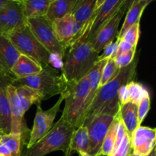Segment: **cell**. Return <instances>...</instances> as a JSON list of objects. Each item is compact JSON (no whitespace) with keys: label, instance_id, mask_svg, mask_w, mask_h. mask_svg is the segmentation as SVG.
I'll return each instance as SVG.
<instances>
[{"label":"cell","instance_id":"52a82bcc","mask_svg":"<svg viewBox=\"0 0 156 156\" xmlns=\"http://www.w3.org/2000/svg\"><path fill=\"white\" fill-rule=\"evenodd\" d=\"M27 24L35 37L51 56L56 55L62 59L65 50L56 38L51 21L46 16H40L27 18Z\"/></svg>","mask_w":156,"mask_h":156},{"label":"cell","instance_id":"60d3db41","mask_svg":"<svg viewBox=\"0 0 156 156\" xmlns=\"http://www.w3.org/2000/svg\"><path fill=\"white\" fill-rule=\"evenodd\" d=\"M104 1H105V0H98V1H97V4H96V10H97V9H98L99 7H100L102 3H103Z\"/></svg>","mask_w":156,"mask_h":156},{"label":"cell","instance_id":"277c9868","mask_svg":"<svg viewBox=\"0 0 156 156\" xmlns=\"http://www.w3.org/2000/svg\"><path fill=\"white\" fill-rule=\"evenodd\" d=\"M74 130L70 123L60 117L43 138L27 149L21 156H44L55 151H62L66 156Z\"/></svg>","mask_w":156,"mask_h":156},{"label":"cell","instance_id":"4dcf8cb0","mask_svg":"<svg viewBox=\"0 0 156 156\" xmlns=\"http://www.w3.org/2000/svg\"><path fill=\"white\" fill-rule=\"evenodd\" d=\"M133 152L131 138L129 134H126L120 144L113 149L111 156H129Z\"/></svg>","mask_w":156,"mask_h":156},{"label":"cell","instance_id":"d590c367","mask_svg":"<svg viewBox=\"0 0 156 156\" xmlns=\"http://www.w3.org/2000/svg\"><path fill=\"white\" fill-rule=\"evenodd\" d=\"M136 47H134V46L131 45V44H128V43L120 40V42H119L118 47H117V51L116 55L120 54V53H126V52L131 51V50H136Z\"/></svg>","mask_w":156,"mask_h":156},{"label":"cell","instance_id":"d6986e66","mask_svg":"<svg viewBox=\"0 0 156 156\" xmlns=\"http://www.w3.org/2000/svg\"><path fill=\"white\" fill-rule=\"evenodd\" d=\"M118 114L127 133L131 137L133 133L140 126L138 120V106L132 102L120 105Z\"/></svg>","mask_w":156,"mask_h":156},{"label":"cell","instance_id":"836d02e7","mask_svg":"<svg viewBox=\"0 0 156 156\" xmlns=\"http://www.w3.org/2000/svg\"><path fill=\"white\" fill-rule=\"evenodd\" d=\"M137 106H138L139 123H140V125L141 126V123H143L144 119L146 118V115H147V114L149 113L151 108V100L149 94L143 98Z\"/></svg>","mask_w":156,"mask_h":156},{"label":"cell","instance_id":"cb8c5ba5","mask_svg":"<svg viewBox=\"0 0 156 156\" xmlns=\"http://www.w3.org/2000/svg\"><path fill=\"white\" fill-rule=\"evenodd\" d=\"M15 88H16L17 95L24 113L28 111L34 104L41 103L43 101V96L41 93L34 88L26 85H21Z\"/></svg>","mask_w":156,"mask_h":156},{"label":"cell","instance_id":"e0dca14e","mask_svg":"<svg viewBox=\"0 0 156 156\" xmlns=\"http://www.w3.org/2000/svg\"><path fill=\"white\" fill-rule=\"evenodd\" d=\"M43 68V66L37 61L25 55L20 54L12 66V73L15 79H21L39 74Z\"/></svg>","mask_w":156,"mask_h":156},{"label":"cell","instance_id":"7402d4cb","mask_svg":"<svg viewBox=\"0 0 156 156\" xmlns=\"http://www.w3.org/2000/svg\"><path fill=\"white\" fill-rule=\"evenodd\" d=\"M77 0H52L46 14V18L50 21L63 18L72 14Z\"/></svg>","mask_w":156,"mask_h":156},{"label":"cell","instance_id":"4fadbf2b","mask_svg":"<svg viewBox=\"0 0 156 156\" xmlns=\"http://www.w3.org/2000/svg\"><path fill=\"white\" fill-rule=\"evenodd\" d=\"M8 99H9V108L11 114V130L10 133L21 134L22 140H24V136L26 132H30L25 126L24 114L19 99L16 93V88L12 84H9L6 88Z\"/></svg>","mask_w":156,"mask_h":156},{"label":"cell","instance_id":"d4e9b609","mask_svg":"<svg viewBox=\"0 0 156 156\" xmlns=\"http://www.w3.org/2000/svg\"><path fill=\"white\" fill-rule=\"evenodd\" d=\"M52 0H22L20 5L26 19L45 16Z\"/></svg>","mask_w":156,"mask_h":156},{"label":"cell","instance_id":"603a6c76","mask_svg":"<svg viewBox=\"0 0 156 156\" xmlns=\"http://www.w3.org/2000/svg\"><path fill=\"white\" fill-rule=\"evenodd\" d=\"M147 6L148 5L146 3L143 2L140 0L134 1L130 5V6L128 8L127 11H126L124 22H123L120 30H119L118 36H117L119 39H121L122 37L123 36L124 33L129 27H130L136 23L140 22L142 15Z\"/></svg>","mask_w":156,"mask_h":156},{"label":"cell","instance_id":"9c48e42d","mask_svg":"<svg viewBox=\"0 0 156 156\" xmlns=\"http://www.w3.org/2000/svg\"><path fill=\"white\" fill-rule=\"evenodd\" d=\"M114 119L112 116L98 114L85 120L83 125L87 127L89 138L88 155L95 156L100 153L102 143Z\"/></svg>","mask_w":156,"mask_h":156},{"label":"cell","instance_id":"7c38bea8","mask_svg":"<svg viewBox=\"0 0 156 156\" xmlns=\"http://www.w3.org/2000/svg\"><path fill=\"white\" fill-rule=\"evenodd\" d=\"M26 23L21 5L12 2L0 12V37H7Z\"/></svg>","mask_w":156,"mask_h":156},{"label":"cell","instance_id":"8d00e7d4","mask_svg":"<svg viewBox=\"0 0 156 156\" xmlns=\"http://www.w3.org/2000/svg\"><path fill=\"white\" fill-rule=\"evenodd\" d=\"M0 156H12V154L7 146L2 143H0Z\"/></svg>","mask_w":156,"mask_h":156},{"label":"cell","instance_id":"30bf717a","mask_svg":"<svg viewBox=\"0 0 156 156\" xmlns=\"http://www.w3.org/2000/svg\"><path fill=\"white\" fill-rule=\"evenodd\" d=\"M128 7L124 1L117 12L99 29L92 44L93 48L98 53H100L105 46L117 37L120 23Z\"/></svg>","mask_w":156,"mask_h":156},{"label":"cell","instance_id":"7bdbcfd3","mask_svg":"<svg viewBox=\"0 0 156 156\" xmlns=\"http://www.w3.org/2000/svg\"><path fill=\"white\" fill-rule=\"evenodd\" d=\"M3 135H5L4 133H3V132L1 130V129H0V143H1V140H2V137L3 136Z\"/></svg>","mask_w":156,"mask_h":156},{"label":"cell","instance_id":"74e56055","mask_svg":"<svg viewBox=\"0 0 156 156\" xmlns=\"http://www.w3.org/2000/svg\"><path fill=\"white\" fill-rule=\"evenodd\" d=\"M12 2L15 1H13V0H0V12H1L2 10H3L6 6L9 5V4H11Z\"/></svg>","mask_w":156,"mask_h":156},{"label":"cell","instance_id":"f6af8a7d","mask_svg":"<svg viewBox=\"0 0 156 156\" xmlns=\"http://www.w3.org/2000/svg\"><path fill=\"white\" fill-rule=\"evenodd\" d=\"M129 156H140V155H137V154H135V153H131L130 155H129Z\"/></svg>","mask_w":156,"mask_h":156},{"label":"cell","instance_id":"ee69618b","mask_svg":"<svg viewBox=\"0 0 156 156\" xmlns=\"http://www.w3.org/2000/svg\"><path fill=\"white\" fill-rule=\"evenodd\" d=\"M79 156H91L88 154H82V153H79Z\"/></svg>","mask_w":156,"mask_h":156},{"label":"cell","instance_id":"7a4b0ae2","mask_svg":"<svg viewBox=\"0 0 156 156\" xmlns=\"http://www.w3.org/2000/svg\"><path fill=\"white\" fill-rule=\"evenodd\" d=\"M138 61V58H134L129 65L120 69L117 76L113 80L99 87L92 102L87 110L85 121L98 114H107L112 117L117 115L120 107L117 97L118 91L123 85L134 81Z\"/></svg>","mask_w":156,"mask_h":156},{"label":"cell","instance_id":"b9f144b4","mask_svg":"<svg viewBox=\"0 0 156 156\" xmlns=\"http://www.w3.org/2000/svg\"><path fill=\"white\" fill-rule=\"evenodd\" d=\"M140 1L143 2H145L148 5L150 4V3L152 2V1H154V0H140Z\"/></svg>","mask_w":156,"mask_h":156},{"label":"cell","instance_id":"f1b7e54d","mask_svg":"<svg viewBox=\"0 0 156 156\" xmlns=\"http://www.w3.org/2000/svg\"><path fill=\"white\" fill-rule=\"evenodd\" d=\"M120 69L115 63L114 59H109L107 60L103 69L100 80V86L106 85L109 82L114 79L118 74Z\"/></svg>","mask_w":156,"mask_h":156},{"label":"cell","instance_id":"8fae6325","mask_svg":"<svg viewBox=\"0 0 156 156\" xmlns=\"http://www.w3.org/2000/svg\"><path fill=\"white\" fill-rule=\"evenodd\" d=\"M52 24L56 38L62 44L64 50L80 36L85 26L78 24L71 14L55 20Z\"/></svg>","mask_w":156,"mask_h":156},{"label":"cell","instance_id":"44dd1931","mask_svg":"<svg viewBox=\"0 0 156 156\" xmlns=\"http://www.w3.org/2000/svg\"><path fill=\"white\" fill-rule=\"evenodd\" d=\"M98 0H77L71 15L75 21L84 26L92 18Z\"/></svg>","mask_w":156,"mask_h":156},{"label":"cell","instance_id":"d6a6232c","mask_svg":"<svg viewBox=\"0 0 156 156\" xmlns=\"http://www.w3.org/2000/svg\"><path fill=\"white\" fill-rule=\"evenodd\" d=\"M136 51V50H131V51L126 52V53L116 55L114 59L115 61V63L119 67V69H122L123 67L127 66L128 65H129L133 62V60L135 58Z\"/></svg>","mask_w":156,"mask_h":156},{"label":"cell","instance_id":"9a60e30c","mask_svg":"<svg viewBox=\"0 0 156 156\" xmlns=\"http://www.w3.org/2000/svg\"><path fill=\"white\" fill-rule=\"evenodd\" d=\"M125 0H105L95 11L92 17L91 27L88 34V41L93 44L96 34L104 24L115 13ZM93 46V45H92Z\"/></svg>","mask_w":156,"mask_h":156},{"label":"cell","instance_id":"3957f363","mask_svg":"<svg viewBox=\"0 0 156 156\" xmlns=\"http://www.w3.org/2000/svg\"><path fill=\"white\" fill-rule=\"evenodd\" d=\"M89 92L90 82L86 76L78 82L69 84L61 94L64 95L65 101L61 118L70 123L75 129L84 124L85 114L89 107Z\"/></svg>","mask_w":156,"mask_h":156},{"label":"cell","instance_id":"bcb514c9","mask_svg":"<svg viewBox=\"0 0 156 156\" xmlns=\"http://www.w3.org/2000/svg\"><path fill=\"white\" fill-rule=\"evenodd\" d=\"M13 1H15V2H18V3H21V2H22V0H13Z\"/></svg>","mask_w":156,"mask_h":156},{"label":"cell","instance_id":"4316f807","mask_svg":"<svg viewBox=\"0 0 156 156\" xmlns=\"http://www.w3.org/2000/svg\"><path fill=\"white\" fill-rule=\"evenodd\" d=\"M21 142H22V136L21 134L9 133L3 135L0 143L7 146L12 154V156H21Z\"/></svg>","mask_w":156,"mask_h":156},{"label":"cell","instance_id":"83f0119b","mask_svg":"<svg viewBox=\"0 0 156 156\" xmlns=\"http://www.w3.org/2000/svg\"><path fill=\"white\" fill-rule=\"evenodd\" d=\"M128 93H129V102L138 105L142 99L149 95V92L141 83L135 81L129 82L127 84Z\"/></svg>","mask_w":156,"mask_h":156},{"label":"cell","instance_id":"6da1fadb","mask_svg":"<svg viewBox=\"0 0 156 156\" xmlns=\"http://www.w3.org/2000/svg\"><path fill=\"white\" fill-rule=\"evenodd\" d=\"M91 21L92 18L85 24L80 36L64 52L61 74L68 85L86 76L96 62H98L99 53L94 50L88 38Z\"/></svg>","mask_w":156,"mask_h":156},{"label":"cell","instance_id":"484cf974","mask_svg":"<svg viewBox=\"0 0 156 156\" xmlns=\"http://www.w3.org/2000/svg\"><path fill=\"white\" fill-rule=\"evenodd\" d=\"M119 122V115L117 113V115L114 117V120L111 123L106 136L105 137L103 143H102L100 153L105 156H111L112 153L113 149H114V143L116 140V134H117V124Z\"/></svg>","mask_w":156,"mask_h":156},{"label":"cell","instance_id":"ac0fdd59","mask_svg":"<svg viewBox=\"0 0 156 156\" xmlns=\"http://www.w3.org/2000/svg\"><path fill=\"white\" fill-rule=\"evenodd\" d=\"M14 79L0 77V129L4 134L10 133L11 114L6 88Z\"/></svg>","mask_w":156,"mask_h":156},{"label":"cell","instance_id":"1f68e13d","mask_svg":"<svg viewBox=\"0 0 156 156\" xmlns=\"http://www.w3.org/2000/svg\"><path fill=\"white\" fill-rule=\"evenodd\" d=\"M120 41V40L118 37H117L114 41H112V42L108 44L107 46H105L104 50H102L101 55H99L98 61L114 59L116 56V53H117V47H118Z\"/></svg>","mask_w":156,"mask_h":156},{"label":"cell","instance_id":"7dc6e473","mask_svg":"<svg viewBox=\"0 0 156 156\" xmlns=\"http://www.w3.org/2000/svg\"><path fill=\"white\" fill-rule=\"evenodd\" d=\"M95 156H105V155H102V154H101V153H98V155H96Z\"/></svg>","mask_w":156,"mask_h":156},{"label":"cell","instance_id":"e575fe53","mask_svg":"<svg viewBox=\"0 0 156 156\" xmlns=\"http://www.w3.org/2000/svg\"><path fill=\"white\" fill-rule=\"evenodd\" d=\"M117 97H118V101L120 105H125V104L129 102L127 84L125 85H123V86L120 88V90H119L118 91V95H117Z\"/></svg>","mask_w":156,"mask_h":156},{"label":"cell","instance_id":"f35d334b","mask_svg":"<svg viewBox=\"0 0 156 156\" xmlns=\"http://www.w3.org/2000/svg\"><path fill=\"white\" fill-rule=\"evenodd\" d=\"M144 156H156V146L152 149V151H151L149 153H148L147 155H146Z\"/></svg>","mask_w":156,"mask_h":156},{"label":"cell","instance_id":"8992f818","mask_svg":"<svg viewBox=\"0 0 156 156\" xmlns=\"http://www.w3.org/2000/svg\"><path fill=\"white\" fill-rule=\"evenodd\" d=\"M6 37L21 54L37 61L43 67L50 66L51 54L35 37L27 23L9 34Z\"/></svg>","mask_w":156,"mask_h":156},{"label":"cell","instance_id":"ba28073f","mask_svg":"<svg viewBox=\"0 0 156 156\" xmlns=\"http://www.w3.org/2000/svg\"><path fill=\"white\" fill-rule=\"evenodd\" d=\"M63 101L64 95L60 94V97L56 104L47 111H44L42 109L41 103L37 104L36 115L34 120L33 127L30 132V136L27 143V149L31 147L35 143L43 138L51 129L53 126V121Z\"/></svg>","mask_w":156,"mask_h":156},{"label":"cell","instance_id":"ab89813d","mask_svg":"<svg viewBox=\"0 0 156 156\" xmlns=\"http://www.w3.org/2000/svg\"><path fill=\"white\" fill-rule=\"evenodd\" d=\"M134 1H136V0H125V3H126V5H127V7L129 8V6H130V5L132 4Z\"/></svg>","mask_w":156,"mask_h":156},{"label":"cell","instance_id":"5bb4252c","mask_svg":"<svg viewBox=\"0 0 156 156\" xmlns=\"http://www.w3.org/2000/svg\"><path fill=\"white\" fill-rule=\"evenodd\" d=\"M133 153L144 156L152 151L156 144V129L140 126L131 136Z\"/></svg>","mask_w":156,"mask_h":156},{"label":"cell","instance_id":"5b68a950","mask_svg":"<svg viewBox=\"0 0 156 156\" xmlns=\"http://www.w3.org/2000/svg\"><path fill=\"white\" fill-rule=\"evenodd\" d=\"M12 85L15 87L26 85L37 90L43 96V101L56 94H61L67 88L68 84L63 76L50 66H44L37 75L21 79H14Z\"/></svg>","mask_w":156,"mask_h":156},{"label":"cell","instance_id":"ffe728a7","mask_svg":"<svg viewBox=\"0 0 156 156\" xmlns=\"http://www.w3.org/2000/svg\"><path fill=\"white\" fill-rule=\"evenodd\" d=\"M88 145L89 138L88 129L85 125H82L73 131L70 138L68 152L66 156H71L75 152H77L78 153L88 154Z\"/></svg>","mask_w":156,"mask_h":156},{"label":"cell","instance_id":"f546056e","mask_svg":"<svg viewBox=\"0 0 156 156\" xmlns=\"http://www.w3.org/2000/svg\"><path fill=\"white\" fill-rule=\"evenodd\" d=\"M140 33V22H137L131 26L126 30L123 36L120 40L134 46L137 47Z\"/></svg>","mask_w":156,"mask_h":156},{"label":"cell","instance_id":"2e32d148","mask_svg":"<svg viewBox=\"0 0 156 156\" xmlns=\"http://www.w3.org/2000/svg\"><path fill=\"white\" fill-rule=\"evenodd\" d=\"M20 54L6 37H0V77L15 79L12 68Z\"/></svg>","mask_w":156,"mask_h":156}]
</instances>
